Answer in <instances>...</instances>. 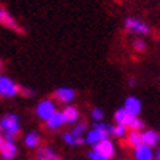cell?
<instances>
[{"label": "cell", "instance_id": "4", "mask_svg": "<svg viewBox=\"0 0 160 160\" xmlns=\"http://www.w3.org/2000/svg\"><path fill=\"white\" fill-rule=\"evenodd\" d=\"M35 112H37V116H38L41 121L47 122L58 110H56V106H54V103L52 102V100H44V102L38 103Z\"/></svg>", "mask_w": 160, "mask_h": 160}, {"label": "cell", "instance_id": "18", "mask_svg": "<svg viewBox=\"0 0 160 160\" xmlns=\"http://www.w3.org/2000/svg\"><path fill=\"white\" fill-rule=\"evenodd\" d=\"M24 142H25V146L29 147V148H35L40 144V135L37 132H29L24 138Z\"/></svg>", "mask_w": 160, "mask_h": 160}, {"label": "cell", "instance_id": "12", "mask_svg": "<svg viewBox=\"0 0 160 160\" xmlns=\"http://www.w3.org/2000/svg\"><path fill=\"white\" fill-rule=\"evenodd\" d=\"M159 141H160V135L156 131L148 129V131L142 132V144L144 146H148L153 148V147H156L159 144Z\"/></svg>", "mask_w": 160, "mask_h": 160}, {"label": "cell", "instance_id": "26", "mask_svg": "<svg viewBox=\"0 0 160 160\" xmlns=\"http://www.w3.org/2000/svg\"><path fill=\"white\" fill-rule=\"evenodd\" d=\"M156 160H160V148L157 150V153H156Z\"/></svg>", "mask_w": 160, "mask_h": 160}, {"label": "cell", "instance_id": "25", "mask_svg": "<svg viewBox=\"0 0 160 160\" xmlns=\"http://www.w3.org/2000/svg\"><path fill=\"white\" fill-rule=\"evenodd\" d=\"M5 141L6 140H3V135L0 134V150H2V147H3V144H5Z\"/></svg>", "mask_w": 160, "mask_h": 160}, {"label": "cell", "instance_id": "14", "mask_svg": "<svg viewBox=\"0 0 160 160\" xmlns=\"http://www.w3.org/2000/svg\"><path fill=\"white\" fill-rule=\"evenodd\" d=\"M66 123V119H65V115H63V112H56L53 116L50 118L49 121H47V126H49L50 129H58L60 126H63Z\"/></svg>", "mask_w": 160, "mask_h": 160}, {"label": "cell", "instance_id": "1", "mask_svg": "<svg viewBox=\"0 0 160 160\" xmlns=\"http://www.w3.org/2000/svg\"><path fill=\"white\" fill-rule=\"evenodd\" d=\"M0 131L3 132L6 140H13L19 134V119L16 115L9 113L0 119Z\"/></svg>", "mask_w": 160, "mask_h": 160}, {"label": "cell", "instance_id": "10", "mask_svg": "<svg viewBox=\"0 0 160 160\" xmlns=\"http://www.w3.org/2000/svg\"><path fill=\"white\" fill-rule=\"evenodd\" d=\"M16 153H18V148H16V144L13 142V140H6L2 150H0L2 157L5 160H13Z\"/></svg>", "mask_w": 160, "mask_h": 160}, {"label": "cell", "instance_id": "9", "mask_svg": "<svg viewBox=\"0 0 160 160\" xmlns=\"http://www.w3.org/2000/svg\"><path fill=\"white\" fill-rule=\"evenodd\" d=\"M141 102L137 97H128L125 100V104H123V109H125L129 115L138 118V115L141 113Z\"/></svg>", "mask_w": 160, "mask_h": 160}, {"label": "cell", "instance_id": "19", "mask_svg": "<svg viewBox=\"0 0 160 160\" xmlns=\"http://www.w3.org/2000/svg\"><path fill=\"white\" fill-rule=\"evenodd\" d=\"M65 142L69 146H81L82 142H85V140H82V137H75L72 132L65 134Z\"/></svg>", "mask_w": 160, "mask_h": 160}, {"label": "cell", "instance_id": "7", "mask_svg": "<svg viewBox=\"0 0 160 160\" xmlns=\"http://www.w3.org/2000/svg\"><path fill=\"white\" fill-rule=\"evenodd\" d=\"M107 137H109V134H107L104 129H100V128H94V126H92L91 131L87 132L85 142H87V144H91V146H96V144H98L100 141L106 140Z\"/></svg>", "mask_w": 160, "mask_h": 160}, {"label": "cell", "instance_id": "20", "mask_svg": "<svg viewBox=\"0 0 160 160\" xmlns=\"http://www.w3.org/2000/svg\"><path fill=\"white\" fill-rule=\"evenodd\" d=\"M112 135L118 137V138H125V137H128V128L123 125H115Z\"/></svg>", "mask_w": 160, "mask_h": 160}, {"label": "cell", "instance_id": "5", "mask_svg": "<svg viewBox=\"0 0 160 160\" xmlns=\"http://www.w3.org/2000/svg\"><path fill=\"white\" fill-rule=\"evenodd\" d=\"M125 28L132 34L138 35H147L150 32V28L147 27V24H144L140 19H135V18H128L125 21Z\"/></svg>", "mask_w": 160, "mask_h": 160}, {"label": "cell", "instance_id": "27", "mask_svg": "<svg viewBox=\"0 0 160 160\" xmlns=\"http://www.w3.org/2000/svg\"><path fill=\"white\" fill-rule=\"evenodd\" d=\"M0 69H2V62H0Z\"/></svg>", "mask_w": 160, "mask_h": 160}, {"label": "cell", "instance_id": "6", "mask_svg": "<svg viewBox=\"0 0 160 160\" xmlns=\"http://www.w3.org/2000/svg\"><path fill=\"white\" fill-rule=\"evenodd\" d=\"M92 150L97 151L98 154H102L103 157H106L107 160H110L115 156V146H113V142L109 138H106V140L100 141L98 144H96Z\"/></svg>", "mask_w": 160, "mask_h": 160}, {"label": "cell", "instance_id": "11", "mask_svg": "<svg viewBox=\"0 0 160 160\" xmlns=\"http://www.w3.org/2000/svg\"><path fill=\"white\" fill-rule=\"evenodd\" d=\"M54 97L62 103H69L75 98V91L69 87H62L54 91Z\"/></svg>", "mask_w": 160, "mask_h": 160}, {"label": "cell", "instance_id": "24", "mask_svg": "<svg viewBox=\"0 0 160 160\" xmlns=\"http://www.w3.org/2000/svg\"><path fill=\"white\" fill-rule=\"evenodd\" d=\"M88 157H90V160H107L106 157H103L102 154H98L97 151H94V150H91L88 153Z\"/></svg>", "mask_w": 160, "mask_h": 160}, {"label": "cell", "instance_id": "8", "mask_svg": "<svg viewBox=\"0 0 160 160\" xmlns=\"http://www.w3.org/2000/svg\"><path fill=\"white\" fill-rule=\"evenodd\" d=\"M0 24L5 25L6 28L12 29V31L22 32V31H21V28L18 27V24H16V21L13 19V16H12V15H10L6 9H3L2 6H0Z\"/></svg>", "mask_w": 160, "mask_h": 160}, {"label": "cell", "instance_id": "21", "mask_svg": "<svg viewBox=\"0 0 160 160\" xmlns=\"http://www.w3.org/2000/svg\"><path fill=\"white\" fill-rule=\"evenodd\" d=\"M85 128H87V125L84 122H81V123H78V125H75L72 128V134L75 137H82L84 132H85Z\"/></svg>", "mask_w": 160, "mask_h": 160}, {"label": "cell", "instance_id": "16", "mask_svg": "<svg viewBox=\"0 0 160 160\" xmlns=\"http://www.w3.org/2000/svg\"><path fill=\"white\" fill-rule=\"evenodd\" d=\"M63 115H65V119H66V123H73V122L78 121L79 118V113H78V109L73 106H66L63 109Z\"/></svg>", "mask_w": 160, "mask_h": 160}, {"label": "cell", "instance_id": "17", "mask_svg": "<svg viewBox=\"0 0 160 160\" xmlns=\"http://www.w3.org/2000/svg\"><path fill=\"white\" fill-rule=\"evenodd\" d=\"M128 144L131 147H134V148H137V147L142 146V132L140 131H131L129 134H128Z\"/></svg>", "mask_w": 160, "mask_h": 160}, {"label": "cell", "instance_id": "13", "mask_svg": "<svg viewBox=\"0 0 160 160\" xmlns=\"http://www.w3.org/2000/svg\"><path fill=\"white\" fill-rule=\"evenodd\" d=\"M135 160H153L154 159V154H153V150L151 147L148 146H140L135 148Z\"/></svg>", "mask_w": 160, "mask_h": 160}, {"label": "cell", "instance_id": "15", "mask_svg": "<svg viewBox=\"0 0 160 160\" xmlns=\"http://www.w3.org/2000/svg\"><path fill=\"white\" fill-rule=\"evenodd\" d=\"M37 159L38 160H60L52 147H43V148H40L37 151Z\"/></svg>", "mask_w": 160, "mask_h": 160}, {"label": "cell", "instance_id": "3", "mask_svg": "<svg viewBox=\"0 0 160 160\" xmlns=\"http://www.w3.org/2000/svg\"><path fill=\"white\" fill-rule=\"evenodd\" d=\"M19 92V87L9 77H0V96L3 97H15Z\"/></svg>", "mask_w": 160, "mask_h": 160}, {"label": "cell", "instance_id": "2", "mask_svg": "<svg viewBox=\"0 0 160 160\" xmlns=\"http://www.w3.org/2000/svg\"><path fill=\"white\" fill-rule=\"evenodd\" d=\"M115 121L118 125H123L131 131H141L144 128V122L141 121L140 118H135L129 115L125 109H119L115 113Z\"/></svg>", "mask_w": 160, "mask_h": 160}, {"label": "cell", "instance_id": "22", "mask_svg": "<svg viewBox=\"0 0 160 160\" xmlns=\"http://www.w3.org/2000/svg\"><path fill=\"white\" fill-rule=\"evenodd\" d=\"M91 118H92V119H94L96 122H100V121H103V118H104V113H103L102 109L96 107V109H92V110H91Z\"/></svg>", "mask_w": 160, "mask_h": 160}, {"label": "cell", "instance_id": "23", "mask_svg": "<svg viewBox=\"0 0 160 160\" xmlns=\"http://www.w3.org/2000/svg\"><path fill=\"white\" fill-rule=\"evenodd\" d=\"M134 49H135L137 52H144V50H146V43L141 38L134 40Z\"/></svg>", "mask_w": 160, "mask_h": 160}]
</instances>
